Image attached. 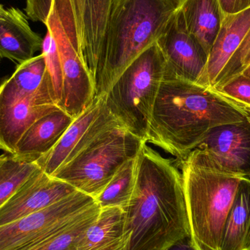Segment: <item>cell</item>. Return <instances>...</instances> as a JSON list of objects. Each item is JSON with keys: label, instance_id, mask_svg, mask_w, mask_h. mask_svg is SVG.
Instances as JSON below:
<instances>
[{"label": "cell", "instance_id": "obj_12", "mask_svg": "<svg viewBox=\"0 0 250 250\" xmlns=\"http://www.w3.org/2000/svg\"><path fill=\"white\" fill-rule=\"evenodd\" d=\"M76 191L70 184L39 167L0 207V226L41 211Z\"/></svg>", "mask_w": 250, "mask_h": 250}, {"label": "cell", "instance_id": "obj_15", "mask_svg": "<svg viewBox=\"0 0 250 250\" xmlns=\"http://www.w3.org/2000/svg\"><path fill=\"white\" fill-rule=\"evenodd\" d=\"M250 29V7L238 14L225 16L220 32L208 54L207 65L197 83L215 87L228 62Z\"/></svg>", "mask_w": 250, "mask_h": 250}, {"label": "cell", "instance_id": "obj_2", "mask_svg": "<svg viewBox=\"0 0 250 250\" xmlns=\"http://www.w3.org/2000/svg\"><path fill=\"white\" fill-rule=\"evenodd\" d=\"M250 117V108L213 88L164 75L147 142L181 161L198 148L211 129Z\"/></svg>", "mask_w": 250, "mask_h": 250}, {"label": "cell", "instance_id": "obj_6", "mask_svg": "<svg viewBox=\"0 0 250 250\" xmlns=\"http://www.w3.org/2000/svg\"><path fill=\"white\" fill-rule=\"evenodd\" d=\"M121 125L101 132L53 177L67 182L76 190L96 199L117 170L138 155L145 144Z\"/></svg>", "mask_w": 250, "mask_h": 250}, {"label": "cell", "instance_id": "obj_10", "mask_svg": "<svg viewBox=\"0 0 250 250\" xmlns=\"http://www.w3.org/2000/svg\"><path fill=\"white\" fill-rule=\"evenodd\" d=\"M119 125H121L105 106V95L95 97L92 104L74 119L54 148L35 163L44 173L52 176L99 134Z\"/></svg>", "mask_w": 250, "mask_h": 250}, {"label": "cell", "instance_id": "obj_5", "mask_svg": "<svg viewBox=\"0 0 250 250\" xmlns=\"http://www.w3.org/2000/svg\"><path fill=\"white\" fill-rule=\"evenodd\" d=\"M166 61L157 42L141 53L105 94V106L128 132L147 143Z\"/></svg>", "mask_w": 250, "mask_h": 250}, {"label": "cell", "instance_id": "obj_16", "mask_svg": "<svg viewBox=\"0 0 250 250\" xmlns=\"http://www.w3.org/2000/svg\"><path fill=\"white\" fill-rule=\"evenodd\" d=\"M73 120L62 109L43 116L22 135L12 157L20 161L35 163L54 148Z\"/></svg>", "mask_w": 250, "mask_h": 250}, {"label": "cell", "instance_id": "obj_8", "mask_svg": "<svg viewBox=\"0 0 250 250\" xmlns=\"http://www.w3.org/2000/svg\"><path fill=\"white\" fill-rule=\"evenodd\" d=\"M96 204L92 197L76 190L59 202L0 226V250H29L83 217Z\"/></svg>", "mask_w": 250, "mask_h": 250}, {"label": "cell", "instance_id": "obj_1", "mask_svg": "<svg viewBox=\"0 0 250 250\" xmlns=\"http://www.w3.org/2000/svg\"><path fill=\"white\" fill-rule=\"evenodd\" d=\"M123 209L126 250H166L190 237L182 173L146 143L138 153L135 188Z\"/></svg>", "mask_w": 250, "mask_h": 250}, {"label": "cell", "instance_id": "obj_27", "mask_svg": "<svg viewBox=\"0 0 250 250\" xmlns=\"http://www.w3.org/2000/svg\"><path fill=\"white\" fill-rule=\"evenodd\" d=\"M53 0H26L25 14L32 21L45 25Z\"/></svg>", "mask_w": 250, "mask_h": 250}, {"label": "cell", "instance_id": "obj_24", "mask_svg": "<svg viewBox=\"0 0 250 250\" xmlns=\"http://www.w3.org/2000/svg\"><path fill=\"white\" fill-rule=\"evenodd\" d=\"M42 53L45 59L47 73L49 77L57 105L61 108L63 96V73L57 44L49 31L42 41Z\"/></svg>", "mask_w": 250, "mask_h": 250}, {"label": "cell", "instance_id": "obj_23", "mask_svg": "<svg viewBox=\"0 0 250 250\" xmlns=\"http://www.w3.org/2000/svg\"><path fill=\"white\" fill-rule=\"evenodd\" d=\"M39 168L35 163L16 160L11 155H0V207Z\"/></svg>", "mask_w": 250, "mask_h": 250}, {"label": "cell", "instance_id": "obj_22", "mask_svg": "<svg viewBox=\"0 0 250 250\" xmlns=\"http://www.w3.org/2000/svg\"><path fill=\"white\" fill-rule=\"evenodd\" d=\"M101 208L95 204L83 217L29 250H74L83 232L98 218Z\"/></svg>", "mask_w": 250, "mask_h": 250}, {"label": "cell", "instance_id": "obj_28", "mask_svg": "<svg viewBox=\"0 0 250 250\" xmlns=\"http://www.w3.org/2000/svg\"><path fill=\"white\" fill-rule=\"evenodd\" d=\"M225 16L238 14L250 7V0H218Z\"/></svg>", "mask_w": 250, "mask_h": 250}, {"label": "cell", "instance_id": "obj_30", "mask_svg": "<svg viewBox=\"0 0 250 250\" xmlns=\"http://www.w3.org/2000/svg\"><path fill=\"white\" fill-rule=\"evenodd\" d=\"M13 7L11 8L5 9L3 7L2 4H0V19L2 20H7L10 19L13 13Z\"/></svg>", "mask_w": 250, "mask_h": 250}, {"label": "cell", "instance_id": "obj_17", "mask_svg": "<svg viewBox=\"0 0 250 250\" xmlns=\"http://www.w3.org/2000/svg\"><path fill=\"white\" fill-rule=\"evenodd\" d=\"M25 13L13 7L7 20L0 19V59L17 64L35 57L42 50L43 39L31 29Z\"/></svg>", "mask_w": 250, "mask_h": 250}, {"label": "cell", "instance_id": "obj_29", "mask_svg": "<svg viewBox=\"0 0 250 250\" xmlns=\"http://www.w3.org/2000/svg\"><path fill=\"white\" fill-rule=\"evenodd\" d=\"M166 250H196L192 245L190 237L185 238L175 242Z\"/></svg>", "mask_w": 250, "mask_h": 250}, {"label": "cell", "instance_id": "obj_4", "mask_svg": "<svg viewBox=\"0 0 250 250\" xmlns=\"http://www.w3.org/2000/svg\"><path fill=\"white\" fill-rule=\"evenodd\" d=\"M179 166L192 245L196 250H220L225 223L243 177L228 172L200 148Z\"/></svg>", "mask_w": 250, "mask_h": 250}, {"label": "cell", "instance_id": "obj_14", "mask_svg": "<svg viewBox=\"0 0 250 250\" xmlns=\"http://www.w3.org/2000/svg\"><path fill=\"white\" fill-rule=\"evenodd\" d=\"M79 27L82 60L95 77L112 0H72Z\"/></svg>", "mask_w": 250, "mask_h": 250}, {"label": "cell", "instance_id": "obj_13", "mask_svg": "<svg viewBox=\"0 0 250 250\" xmlns=\"http://www.w3.org/2000/svg\"><path fill=\"white\" fill-rule=\"evenodd\" d=\"M232 174L250 178V117L211 129L198 148ZM196 149V148H195Z\"/></svg>", "mask_w": 250, "mask_h": 250}, {"label": "cell", "instance_id": "obj_33", "mask_svg": "<svg viewBox=\"0 0 250 250\" xmlns=\"http://www.w3.org/2000/svg\"><path fill=\"white\" fill-rule=\"evenodd\" d=\"M0 62H1V59H0Z\"/></svg>", "mask_w": 250, "mask_h": 250}, {"label": "cell", "instance_id": "obj_19", "mask_svg": "<svg viewBox=\"0 0 250 250\" xmlns=\"http://www.w3.org/2000/svg\"><path fill=\"white\" fill-rule=\"evenodd\" d=\"M179 10L187 30L208 57L225 19L218 0H181Z\"/></svg>", "mask_w": 250, "mask_h": 250}, {"label": "cell", "instance_id": "obj_3", "mask_svg": "<svg viewBox=\"0 0 250 250\" xmlns=\"http://www.w3.org/2000/svg\"><path fill=\"white\" fill-rule=\"evenodd\" d=\"M181 0H112L94 77L95 97L105 95L141 53L155 43Z\"/></svg>", "mask_w": 250, "mask_h": 250}, {"label": "cell", "instance_id": "obj_26", "mask_svg": "<svg viewBox=\"0 0 250 250\" xmlns=\"http://www.w3.org/2000/svg\"><path fill=\"white\" fill-rule=\"evenodd\" d=\"M250 62V29L239 45L237 51L233 54L230 61L220 74L215 87L227 81L228 79L242 73V70L249 65Z\"/></svg>", "mask_w": 250, "mask_h": 250}, {"label": "cell", "instance_id": "obj_9", "mask_svg": "<svg viewBox=\"0 0 250 250\" xmlns=\"http://www.w3.org/2000/svg\"><path fill=\"white\" fill-rule=\"evenodd\" d=\"M61 109L51 91L23 92L10 78L0 83V150L13 155L24 132L46 114Z\"/></svg>", "mask_w": 250, "mask_h": 250}, {"label": "cell", "instance_id": "obj_18", "mask_svg": "<svg viewBox=\"0 0 250 250\" xmlns=\"http://www.w3.org/2000/svg\"><path fill=\"white\" fill-rule=\"evenodd\" d=\"M74 250H126L124 209L101 208L98 218L83 232Z\"/></svg>", "mask_w": 250, "mask_h": 250}, {"label": "cell", "instance_id": "obj_20", "mask_svg": "<svg viewBox=\"0 0 250 250\" xmlns=\"http://www.w3.org/2000/svg\"><path fill=\"white\" fill-rule=\"evenodd\" d=\"M250 219V179L242 178L228 214L220 250H244Z\"/></svg>", "mask_w": 250, "mask_h": 250}, {"label": "cell", "instance_id": "obj_34", "mask_svg": "<svg viewBox=\"0 0 250 250\" xmlns=\"http://www.w3.org/2000/svg\"><path fill=\"white\" fill-rule=\"evenodd\" d=\"M247 67H248V66H247Z\"/></svg>", "mask_w": 250, "mask_h": 250}, {"label": "cell", "instance_id": "obj_7", "mask_svg": "<svg viewBox=\"0 0 250 250\" xmlns=\"http://www.w3.org/2000/svg\"><path fill=\"white\" fill-rule=\"evenodd\" d=\"M57 44L63 73L61 109L77 118L95 98L93 79L81 56L79 27L72 0H53L45 23Z\"/></svg>", "mask_w": 250, "mask_h": 250}, {"label": "cell", "instance_id": "obj_21", "mask_svg": "<svg viewBox=\"0 0 250 250\" xmlns=\"http://www.w3.org/2000/svg\"><path fill=\"white\" fill-rule=\"evenodd\" d=\"M138 155L127 160L120 167L101 195L95 199L101 208L108 207L124 208L127 205L135 188Z\"/></svg>", "mask_w": 250, "mask_h": 250}, {"label": "cell", "instance_id": "obj_25", "mask_svg": "<svg viewBox=\"0 0 250 250\" xmlns=\"http://www.w3.org/2000/svg\"><path fill=\"white\" fill-rule=\"evenodd\" d=\"M214 89L250 109V79L242 73L228 79Z\"/></svg>", "mask_w": 250, "mask_h": 250}, {"label": "cell", "instance_id": "obj_31", "mask_svg": "<svg viewBox=\"0 0 250 250\" xmlns=\"http://www.w3.org/2000/svg\"><path fill=\"white\" fill-rule=\"evenodd\" d=\"M244 250H250V219L248 224V231H247L246 237H245V247Z\"/></svg>", "mask_w": 250, "mask_h": 250}, {"label": "cell", "instance_id": "obj_11", "mask_svg": "<svg viewBox=\"0 0 250 250\" xmlns=\"http://www.w3.org/2000/svg\"><path fill=\"white\" fill-rule=\"evenodd\" d=\"M157 43L166 61L165 76L198 82L207 65L208 54L187 30L179 9Z\"/></svg>", "mask_w": 250, "mask_h": 250}, {"label": "cell", "instance_id": "obj_32", "mask_svg": "<svg viewBox=\"0 0 250 250\" xmlns=\"http://www.w3.org/2000/svg\"><path fill=\"white\" fill-rule=\"evenodd\" d=\"M241 73H242V74L245 75V76L250 79V64L248 67H245Z\"/></svg>", "mask_w": 250, "mask_h": 250}]
</instances>
